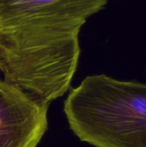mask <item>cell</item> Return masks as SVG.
Listing matches in <instances>:
<instances>
[{"label": "cell", "mask_w": 146, "mask_h": 147, "mask_svg": "<svg viewBox=\"0 0 146 147\" xmlns=\"http://www.w3.org/2000/svg\"><path fill=\"white\" fill-rule=\"evenodd\" d=\"M108 0H0V70L29 86H52L74 76L79 33Z\"/></svg>", "instance_id": "obj_1"}, {"label": "cell", "mask_w": 146, "mask_h": 147, "mask_svg": "<svg viewBox=\"0 0 146 147\" xmlns=\"http://www.w3.org/2000/svg\"><path fill=\"white\" fill-rule=\"evenodd\" d=\"M64 111L82 142L95 147H146V84L87 76L71 89Z\"/></svg>", "instance_id": "obj_2"}, {"label": "cell", "mask_w": 146, "mask_h": 147, "mask_svg": "<svg viewBox=\"0 0 146 147\" xmlns=\"http://www.w3.org/2000/svg\"><path fill=\"white\" fill-rule=\"evenodd\" d=\"M47 109L0 80V147H37L48 126Z\"/></svg>", "instance_id": "obj_3"}]
</instances>
